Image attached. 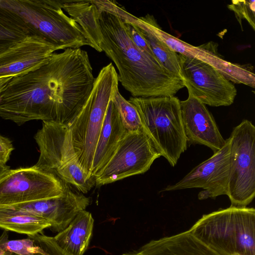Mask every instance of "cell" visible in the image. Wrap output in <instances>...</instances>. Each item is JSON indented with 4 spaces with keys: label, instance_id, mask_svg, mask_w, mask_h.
I'll use <instances>...</instances> for the list:
<instances>
[{
    "label": "cell",
    "instance_id": "obj_1",
    "mask_svg": "<svg viewBox=\"0 0 255 255\" xmlns=\"http://www.w3.org/2000/svg\"><path fill=\"white\" fill-rule=\"evenodd\" d=\"M98 7L102 34L101 49L117 67L119 82L133 97L173 96L185 87L179 75L134 45L118 15Z\"/></svg>",
    "mask_w": 255,
    "mask_h": 255
},
{
    "label": "cell",
    "instance_id": "obj_2",
    "mask_svg": "<svg viewBox=\"0 0 255 255\" xmlns=\"http://www.w3.org/2000/svg\"><path fill=\"white\" fill-rule=\"evenodd\" d=\"M221 255H255V210L230 206L202 216L189 230Z\"/></svg>",
    "mask_w": 255,
    "mask_h": 255
},
{
    "label": "cell",
    "instance_id": "obj_3",
    "mask_svg": "<svg viewBox=\"0 0 255 255\" xmlns=\"http://www.w3.org/2000/svg\"><path fill=\"white\" fill-rule=\"evenodd\" d=\"M118 85V73L110 63L101 69L84 105L66 125L79 163L91 176L99 136L108 107L119 89Z\"/></svg>",
    "mask_w": 255,
    "mask_h": 255
},
{
    "label": "cell",
    "instance_id": "obj_4",
    "mask_svg": "<svg viewBox=\"0 0 255 255\" xmlns=\"http://www.w3.org/2000/svg\"><path fill=\"white\" fill-rule=\"evenodd\" d=\"M145 133L161 156L175 166L187 149L179 99L174 96L133 97Z\"/></svg>",
    "mask_w": 255,
    "mask_h": 255
},
{
    "label": "cell",
    "instance_id": "obj_5",
    "mask_svg": "<svg viewBox=\"0 0 255 255\" xmlns=\"http://www.w3.org/2000/svg\"><path fill=\"white\" fill-rule=\"evenodd\" d=\"M62 4L58 0H0V7L16 15L60 50L89 46L81 27L64 12Z\"/></svg>",
    "mask_w": 255,
    "mask_h": 255
},
{
    "label": "cell",
    "instance_id": "obj_6",
    "mask_svg": "<svg viewBox=\"0 0 255 255\" xmlns=\"http://www.w3.org/2000/svg\"><path fill=\"white\" fill-rule=\"evenodd\" d=\"M40 152L37 168L52 173L63 183L87 193L95 184V177L80 165L67 126L57 121H43L34 136Z\"/></svg>",
    "mask_w": 255,
    "mask_h": 255
},
{
    "label": "cell",
    "instance_id": "obj_7",
    "mask_svg": "<svg viewBox=\"0 0 255 255\" xmlns=\"http://www.w3.org/2000/svg\"><path fill=\"white\" fill-rule=\"evenodd\" d=\"M230 168L227 196L232 206L246 207L255 196V127L244 120L229 137Z\"/></svg>",
    "mask_w": 255,
    "mask_h": 255
},
{
    "label": "cell",
    "instance_id": "obj_8",
    "mask_svg": "<svg viewBox=\"0 0 255 255\" xmlns=\"http://www.w3.org/2000/svg\"><path fill=\"white\" fill-rule=\"evenodd\" d=\"M65 185L52 173L36 166L9 169L0 176V206H9L58 197Z\"/></svg>",
    "mask_w": 255,
    "mask_h": 255
},
{
    "label": "cell",
    "instance_id": "obj_9",
    "mask_svg": "<svg viewBox=\"0 0 255 255\" xmlns=\"http://www.w3.org/2000/svg\"><path fill=\"white\" fill-rule=\"evenodd\" d=\"M161 156L143 129L128 132L103 168L95 176L102 186L149 170Z\"/></svg>",
    "mask_w": 255,
    "mask_h": 255
},
{
    "label": "cell",
    "instance_id": "obj_10",
    "mask_svg": "<svg viewBox=\"0 0 255 255\" xmlns=\"http://www.w3.org/2000/svg\"><path fill=\"white\" fill-rule=\"evenodd\" d=\"M58 50L36 32L0 40V93L12 79L43 65Z\"/></svg>",
    "mask_w": 255,
    "mask_h": 255
},
{
    "label": "cell",
    "instance_id": "obj_11",
    "mask_svg": "<svg viewBox=\"0 0 255 255\" xmlns=\"http://www.w3.org/2000/svg\"><path fill=\"white\" fill-rule=\"evenodd\" d=\"M179 75L188 94L210 106H229L237 91L234 85L210 64L179 54Z\"/></svg>",
    "mask_w": 255,
    "mask_h": 255
},
{
    "label": "cell",
    "instance_id": "obj_12",
    "mask_svg": "<svg viewBox=\"0 0 255 255\" xmlns=\"http://www.w3.org/2000/svg\"><path fill=\"white\" fill-rule=\"evenodd\" d=\"M138 19L174 52L210 64L232 83L255 88V75L252 66L235 64L226 60L218 52L217 43L209 42L194 46L163 31L152 15L148 14L138 17Z\"/></svg>",
    "mask_w": 255,
    "mask_h": 255
},
{
    "label": "cell",
    "instance_id": "obj_13",
    "mask_svg": "<svg viewBox=\"0 0 255 255\" xmlns=\"http://www.w3.org/2000/svg\"><path fill=\"white\" fill-rule=\"evenodd\" d=\"M230 168V139L224 147L214 153L173 185L165 187L162 191H171L199 188L198 198L203 200L227 195Z\"/></svg>",
    "mask_w": 255,
    "mask_h": 255
},
{
    "label": "cell",
    "instance_id": "obj_14",
    "mask_svg": "<svg viewBox=\"0 0 255 255\" xmlns=\"http://www.w3.org/2000/svg\"><path fill=\"white\" fill-rule=\"evenodd\" d=\"M90 203L89 198L74 193L65 185L61 196L9 207L47 220L51 224L50 229L59 233L80 211L86 210Z\"/></svg>",
    "mask_w": 255,
    "mask_h": 255
},
{
    "label": "cell",
    "instance_id": "obj_15",
    "mask_svg": "<svg viewBox=\"0 0 255 255\" xmlns=\"http://www.w3.org/2000/svg\"><path fill=\"white\" fill-rule=\"evenodd\" d=\"M183 127L187 143L205 145L214 153L226 143L206 105L191 95L180 101Z\"/></svg>",
    "mask_w": 255,
    "mask_h": 255
},
{
    "label": "cell",
    "instance_id": "obj_16",
    "mask_svg": "<svg viewBox=\"0 0 255 255\" xmlns=\"http://www.w3.org/2000/svg\"><path fill=\"white\" fill-rule=\"evenodd\" d=\"M122 255H221L188 230L171 236L152 240L136 250Z\"/></svg>",
    "mask_w": 255,
    "mask_h": 255
},
{
    "label": "cell",
    "instance_id": "obj_17",
    "mask_svg": "<svg viewBox=\"0 0 255 255\" xmlns=\"http://www.w3.org/2000/svg\"><path fill=\"white\" fill-rule=\"evenodd\" d=\"M127 132L112 100L107 108L94 152L91 172L92 176L95 177L106 165Z\"/></svg>",
    "mask_w": 255,
    "mask_h": 255
},
{
    "label": "cell",
    "instance_id": "obj_18",
    "mask_svg": "<svg viewBox=\"0 0 255 255\" xmlns=\"http://www.w3.org/2000/svg\"><path fill=\"white\" fill-rule=\"evenodd\" d=\"M94 223L91 213L83 210L54 238L58 245L67 254L83 255L89 245Z\"/></svg>",
    "mask_w": 255,
    "mask_h": 255
},
{
    "label": "cell",
    "instance_id": "obj_19",
    "mask_svg": "<svg viewBox=\"0 0 255 255\" xmlns=\"http://www.w3.org/2000/svg\"><path fill=\"white\" fill-rule=\"evenodd\" d=\"M62 8L80 26L89 43L98 52L102 34L100 23V11L94 0H62Z\"/></svg>",
    "mask_w": 255,
    "mask_h": 255
},
{
    "label": "cell",
    "instance_id": "obj_20",
    "mask_svg": "<svg viewBox=\"0 0 255 255\" xmlns=\"http://www.w3.org/2000/svg\"><path fill=\"white\" fill-rule=\"evenodd\" d=\"M50 227V222L43 218L9 206H0V228L5 231L30 236Z\"/></svg>",
    "mask_w": 255,
    "mask_h": 255
},
{
    "label": "cell",
    "instance_id": "obj_21",
    "mask_svg": "<svg viewBox=\"0 0 255 255\" xmlns=\"http://www.w3.org/2000/svg\"><path fill=\"white\" fill-rule=\"evenodd\" d=\"M112 101L128 132L143 129L136 108L128 101L124 98L120 94L119 89L115 91Z\"/></svg>",
    "mask_w": 255,
    "mask_h": 255
},
{
    "label": "cell",
    "instance_id": "obj_22",
    "mask_svg": "<svg viewBox=\"0 0 255 255\" xmlns=\"http://www.w3.org/2000/svg\"><path fill=\"white\" fill-rule=\"evenodd\" d=\"M7 231L0 237V255L12 253L17 255H33L40 253L42 249L35 245L33 241L27 238L21 240H8Z\"/></svg>",
    "mask_w": 255,
    "mask_h": 255
},
{
    "label": "cell",
    "instance_id": "obj_23",
    "mask_svg": "<svg viewBox=\"0 0 255 255\" xmlns=\"http://www.w3.org/2000/svg\"><path fill=\"white\" fill-rule=\"evenodd\" d=\"M255 6L254 0H234L232 1L231 4L227 5L228 8L234 12L242 28V20L245 19L248 21L254 30L255 29Z\"/></svg>",
    "mask_w": 255,
    "mask_h": 255
},
{
    "label": "cell",
    "instance_id": "obj_24",
    "mask_svg": "<svg viewBox=\"0 0 255 255\" xmlns=\"http://www.w3.org/2000/svg\"><path fill=\"white\" fill-rule=\"evenodd\" d=\"M34 244L40 247L42 251L33 255H70L64 251L57 244L54 237H50L42 233L33 236H28ZM3 255H17L12 253H6Z\"/></svg>",
    "mask_w": 255,
    "mask_h": 255
},
{
    "label": "cell",
    "instance_id": "obj_25",
    "mask_svg": "<svg viewBox=\"0 0 255 255\" xmlns=\"http://www.w3.org/2000/svg\"><path fill=\"white\" fill-rule=\"evenodd\" d=\"M123 22L127 33L134 45L142 52L155 58L147 42L138 30L130 23Z\"/></svg>",
    "mask_w": 255,
    "mask_h": 255
},
{
    "label": "cell",
    "instance_id": "obj_26",
    "mask_svg": "<svg viewBox=\"0 0 255 255\" xmlns=\"http://www.w3.org/2000/svg\"><path fill=\"white\" fill-rule=\"evenodd\" d=\"M13 150L12 141L0 134V163L6 164Z\"/></svg>",
    "mask_w": 255,
    "mask_h": 255
},
{
    "label": "cell",
    "instance_id": "obj_27",
    "mask_svg": "<svg viewBox=\"0 0 255 255\" xmlns=\"http://www.w3.org/2000/svg\"><path fill=\"white\" fill-rule=\"evenodd\" d=\"M10 169V167L6 165L0 163V176Z\"/></svg>",
    "mask_w": 255,
    "mask_h": 255
},
{
    "label": "cell",
    "instance_id": "obj_28",
    "mask_svg": "<svg viewBox=\"0 0 255 255\" xmlns=\"http://www.w3.org/2000/svg\"></svg>",
    "mask_w": 255,
    "mask_h": 255
}]
</instances>
